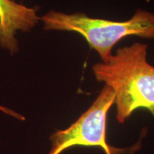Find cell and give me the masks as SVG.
I'll return each mask as SVG.
<instances>
[{"instance_id":"1","label":"cell","mask_w":154,"mask_h":154,"mask_svg":"<svg viewBox=\"0 0 154 154\" xmlns=\"http://www.w3.org/2000/svg\"><path fill=\"white\" fill-rule=\"evenodd\" d=\"M147 44L136 42L92 66L96 79L113 90L121 124L139 109L154 117V66L147 60Z\"/></svg>"},{"instance_id":"2","label":"cell","mask_w":154,"mask_h":154,"mask_svg":"<svg viewBox=\"0 0 154 154\" xmlns=\"http://www.w3.org/2000/svg\"><path fill=\"white\" fill-rule=\"evenodd\" d=\"M47 31L75 32L85 38L91 49L100 56L101 61L112 55V49L120 40L131 36L154 39V13L138 9L126 21L91 18L84 13L65 14L50 10L41 17Z\"/></svg>"},{"instance_id":"3","label":"cell","mask_w":154,"mask_h":154,"mask_svg":"<svg viewBox=\"0 0 154 154\" xmlns=\"http://www.w3.org/2000/svg\"><path fill=\"white\" fill-rule=\"evenodd\" d=\"M114 103V93L109 86L100 91L88 109L74 124L50 136L51 148L48 154H60L75 146L100 147L106 154H124L137 151L140 143L130 149H117L107 143L106 131L109 109Z\"/></svg>"},{"instance_id":"4","label":"cell","mask_w":154,"mask_h":154,"mask_svg":"<svg viewBox=\"0 0 154 154\" xmlns=\"http://www.w3.org/2000/svg\"><path fill=\"white\" fill-rule=\"evenodd\" d=\"M37 10L14 0H0V47L11 55L17 53L19 44L16 34L29 32L38 24L41 17L37 16Z\"/></svg>"}]
</instances>
